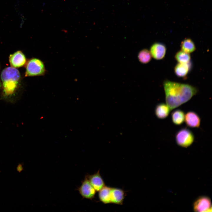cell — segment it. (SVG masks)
I'll use <instances>...</instances> for the list:
<instances>
[{
  "instance_id": "obj_1",
  "label": "cell",
  "mask_w": 212,
  "mask_h": 212,
  "mask_svg": "<svg viewBox=\"0 0 212 212\" xmlns=\"http://www.w3.org/2000/svg\"><path fill=\"white\" fill-rule=\"evenodd\" d=\"M163 86L166 104L171 110L187 102L197 94V88L192 85L165 80Z\"/></svg>"
},
{
  "instance_id": "obj_2",
  "label": "cell",
  "mask_w": 212,
  "mask_h": 212,
  "mask_svg": "<svg viewBox=\"0 0 212 212\" xmlns=\"http://www.w3.org/2000/svg\"><path fill=\"white\" fill-rule=\"evenodd\" d=\"M20 77V72L16 68L8 67L2 71L1 75L2 86L1 98L5 102L14 104L19 100Z\"/></svg>"
},
{
  "instance_id": "obj_3",
  "label": "cell",
  "mask_w": 212,
  "mask_h": 212,
  "mask_svg": "<svg viewBox=\"0 0 212 212\" xmlns=\"http://www.w3.org/2000/svg\"><path fill=\"white\" fill-rule=\"evenodd\" d=\"M47 71L44 63L41 60L32 58L28 62L26 66V77L44 75Z\"/></svg>"
},
{
  "instance_id": "obj_4",
  "label": "cell",
  "mask_w": 212,
  "mask_h": 212,
  "mask_svg": "<svg viewBox=\"0 0 212 212\" xmlns=\"http://www.w3.org/2000/svg\"><path fill=\"white\" fill-rule=\"evenodd\" d=\"M175 140L178 145L186 148L193 142L194 136L191 130L186 128H184L177 132L175 136Z\"/></svg>"
},
{
  "instance_id": "obj_5",
  "label": "cell",
  "mask_w": 212,
  "mask_h": 212,
  "mask_svg": "<svg viewBox=\"0 0 212 212\" xmlns=\"http://www.w3.org/2000/svg\"><path fill=\"white\" fill-rule=\"evenodd\" d=\"M78 190L83 198L90 200L94 198L96 192L86 176L81 186L78 188Z\"/></svg>"
},
{
  "instance_id": "obj_6",
  "label": "cell",
  "mask_w": 212,
  "mask_h": 212,
  "mask_svg": "<svg viewBox=\"0 0 212 212\" xmlns=\"http://www.w3.org/2000/svg\"><path fill=\"white\" fill-rule=\"evenodd\" d=\"M193 209L195 212L211 211L210 199L206 196H202L199 198L194 202Z\"/></svg>"
},
{
  "instance_id": "obj_7",
  "label": "cell",
  "mask_w": 212,
  "mask_h": 212,
  "mask_svg": "<svg viewBox=\"0 0 212 212\" xmlns=\"http://www.w3.org/2000/svg\"><path fill=\"white\" fill-rule=\"evenodd\" d=\"M167 48L164 44L161 42H155L151 46L150 52L155 59L160 60L163 59L165 56Z\"/></svg>"
},
{
  "instance_id": "obj_8",
  "label": "cell",
  "mask_w": 212,
  "mask_h": 212,
  "mask_svg": "<svg viewBox=\"0 0 212 212\" xmlns=\"http://www.w3.org/2000/svg\"><path fill=\"white\" fill-rule=\"evenodd\" d=\"M9 61L11 67L16 68L24 66L26 60L24 54L18 51L10 55Z\"/></svg>"
},
{
  "instance_id": "obj_9",
  "label": "cell",
  "mask_w": 212,
  "mask_h": 212,
  "mask_svg": "<svg viewBox=\"0 0 212 212\" xmlns=\"http://www.w3.org/2000/svg\"><path fill=\"white\" fill-rule=\"evenodd\" d=\"M125 194V191L123 189L111 187L110 194V203L120 205L123 204Z\"/></svg>"
},
{
  "instance_id": "obj_10",
  "label": "cell",
  "mask_w": 212,
  "mask_h": 212,
  "mask_svg": "<svg viewBox=\"0 0 212 212\" xmlns=\"http://www.w3.org/2000/svg\"><path fill=\"white\" fill-rule=\"evenodd\" d=\"M187 125L190 127L198 128L200 125L201 119L195 112L190 111L185 115V120Z\"/></svg>"
},
{
  "instance_id": "obj_11",
  "label": "cell",
  "mask_w": 212,
  "mask_h": 212,
  "mask_svg": "<svg viewBox=\"0 0 212 212\" xmlns=\"http://www.w3.org/2000/svg\"><path fill=\"white\" fill-rule=\"evenodd\" d=\"M91 185L96 191H99L105 186V182L100 175V170L92 175L86 176Z\"/></svg>"
},
{
  "instance_id": "obj_12",
  "label": "cell",
  "mask_w": 212,
  "mask_h": 212,
  "mask_svg": "<svg viewBox=\"0 0 212 212\" xmlns=\"http://www.w3.org/2000/svg\"><path fill=\"white\" fill-rule=\"evenodd\" d=\"M192 63L190 61L187 63H178L174 67V72L178 77L184 78L188 75L192 67Z\"/></svg>"
},
{
  "instance_id": "obj_13",
  "label": "cell",
  "mask_w": 212,
  "mask_h": 212,
  "mask_svg": "<svg viewBox=\"0 0 212 212\" xmlns=\"http://www.w3.org/2000/svg\"><path fill=\"white\" fill-rule=\"evenodd\" d=\"M171 111L168 106L164 103L157 104L155 109V113L158 118L163 119L167 117Z\"/></svg>"
},
{
  "instance_id": "obj_14",
  "label": "cell",
  "mask_w": 212,
  "mask_h": 212,
  "mask_svg": "<svg viewBox=\"0 0 212 212\" xmlns=\"http://www.w3.org/2000/svg\"><path fill=\"white\" fill-rule=\"evenodd\" d=\"M181 50L186 52L190 53L196 50L195 44L190 38H186L183 40L180 44Z\"/></svg>"
},
{
  "instance_id": "obj_15",
  "label": "cell",
  "mask_w": 212,
  "mask_h": 212,
  "mask_svg": "<svg viewBox=\"0 0 212 212\" xmlns=\"http://www.w3.org/2000/svg\"><path fill=\"white\" fill-rule=\"evenodd\" d=\"M111 187L104 186L99 191L98 196L100 200L104 204L110 203V194Z\"/></svg>"
},
{
  "instance_id": "obj_16",
  "label": "cell",
  "mask_w": 212,
  "mask_h": 212,
  "mask_svg": "<svg viewBox=\"0 0 212 212\" xmlns=\"http://www.w3.org/2000/svg\"><path fill=\"white\" fill-rule=\"evenodd\" d=\"M171 117L173 123L175 125H180L184 121L185 114L182 110L177 109L172 112Z\"/></svg>"
},
{
  "instance_id": "obj_17",
  "label": "cell",
  "mask_w": 212,
  "mask_h": 212,
  "mask_svg": "<svg viewBox=\"0 0 212 212\" xmlns=\"http://www.w3.org/2000/svg\"><path fill=\"white\" fill-rule=\"evenodd\" d=\"M176 60L180 63H187L191 61V57L189 53L180 50L177 52L175 55Z\"/></svg>"
},
{
  "instance_id": "obj_18",
  "label": "cell",
  "mask_w": 212,
  "mask_h": 212,
  "mask_svg": "<svg viewBox=\"0 0 212 212\" xmlns=\"http://www.w3.org/2000/svg\"><path fill=\"white\" fill-rule=\"evenodd\" d=\"M152 57L150 51L146 49L141 50L138 56L139 61L143 64H147L150 62Z\"/></svg>"
},
{
  "instance_id": "obj_19",
  "label": "cell",
  "mask_w": 212,
  "mask_h": 212,
  "mask_svg": "<svg viewBox=\"0 0 212 212\" xmlns=\"http://www.w3.org/2000/svg\"><path fill=\"white\" fill-rule=\"evenodd\" d=\"M23 168L22 165L21 164H19L17 166L16 170L19 172H21L22 171Z\"/></svg>"
},
{
  "instance_id": "obj_20",
  "label": "cell",
  "mask_w": 212,
  "mask_h": 212,
  "mask_svg": "<svg viewBox=\"0 0 212 212\" xmlns=\"http://www.w3.org/2000/svg\"><path fill=\"white\" fill-rule=\"evenodd\" d=\"M1 83L0 82V88H1Z\"/></svg>"
}]
</instances>
